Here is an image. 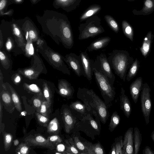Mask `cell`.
Segmentation results:
<instances>
[{
    "instance_id": "1",
    "label": "cell",
    "mask_w": 154,
    "mask_h": 154,
    "mask_svg": "<svg viewBox=\"0 0 154 154\" xmlns=\"http://www.w3.org/2000/svg\"><path fill=\"white\" fill-rule=\"evenodd\" d=\"M112 69L121 79L125 81L127 73L134 62V58L125 50H113L107 57Z\"/></svg>"
},
{
    "instance_id": "2",
    "label": "cell",
    "mask_w": 154,
    "mask_h": 154,
    "mask_svg": "<svg viewBox=\"0 0 154 154\" xmlns=\"http://www.w3.org/2000/svg\"><path fill=\"white\" fill-rule=\"evenodd\" d=\"M80 24L78 27L79 40H84L94 37L105 31L101 24L100 18L97 15L92 16Z\"/></svg>"
},
{
    "instance_id": "3",
    "label": "cell",
    "mask_w": 154,
    "mask_h": 154,
    "mask_svg": "<svg viewBox=\"0 0 154 154\" xmlns=\"http://www.w3.org/2000/svg\"><path fill=\"white\" fill-rule=\"evenodd\" d=\"M151 89L148 84H143L140 92V100L141 111L146 125L149 122V116L152 107L150 97Z\"/></svg>"
},
{
    "instance_id": "4",
    "label": "cell",
    "mask_w": 154,
    "mask_h": 154,
    "mask_svg": "<svg viewBox=\"0 0 154 154\" xmlns=\"http://www.w3.org/2000/svg\"><path fill=\"white\" fill-rule=\"evenodd\" d=\"M94 67L100 71L113 85L115 76L112 72L108 58L105 54L101 53L97 57L94 61Z\"/></svg>"
},
{
    "instance_id": "5",
    "label": "cell",
    "mask_w": 154,
    "mask_h": 154,
    "mask_svg": "<svg viewBox=\"0 0 154 154\" xmlns=\"http://www.w3.org/2000/svg\"><path fill=\"white\" fill-rule=\"evenodd\" d=\"M93 71L96 82L101 93L109 97H113L115 94L113 85L99 70L94 67Z\"/></svg>"
},
{
    "instance_id": "6",
    "label": "cell",
    "mask_w": 154,
    "mask_h": 154,
    "mask_svg": "<svg viewBox=\"0 0 154 154\" xmlns=\"http://www.w3.org/2000/svg\"><path fill=\"white\" fill-rule=\"evenodd\" d=\"M85 89L86 93L92 98L93 102L102 122L105 123L108 114L107 110L105 104L92 90Z\"/></svg>"
},
{
    "instance_id": "7",
    "label": "cell",
    "mask_w": 154,
    "mask_h": 154,
    "mask_svg": "<svg viewBox=\"0 0 154 154\" xmlns=\"http://www.w3.org/2000/svg\"><path fill=\"white\" fill-rule=\"evenodd\" d=\"M61 34L64 45L67 48H71L74 45L73 35L70 23L66 17L62 23Z\"/></svg>"
},
{
    "instance_id": "8",
    "label": "cell",
    "mask_w": 154,
    "mask_h": 154,
    "mask_svg": "<svg viewBox=\"0 0 154 154\" xmlns=\"http://www.w3.org/2000/svg\"><path fill=\"white\" fill-rule=\"evenodd\" d=\"M24 142L29 146H38L46 147L51 150L55 149V146L47 139L39 134L29 135L24 140Z\"/></svg>"
},
{
    "instance_id": "9",
    "label": "cell",
    "mask_w": 154,
    "mask_h": 154,
    "mask_svg": "<svg viewBox=\"0 0 154 154\" xmlns=\"http://www.w3.org/2000/svg\"><path fill=\"white\" fill-rule=\"evenodd\" d=\"M65 61L77 76L80 77L83 75V70L80 55L70 53L66 55Z\"/></svg>"
},
{
    "instance_id": "10",
    "label": "cell",
    "mask_w": 154,
    "mask_h": 154,
    "mask_svg": "<svg viewBox=\"0 0 154 154\" xmlns=\"http://www.w3.org/2000/svg\"><path fill=\"white\" fill-rule=\"evenodd\" d=\"M79 55L83 68V75L89 81H91L94 74L93 69L94 61L90 58L86 52H81Z\"/></svg>"
},
{
    "instance_id": "11",
    "label": "cell",
    "mask_w": 154,
    "mask_h": 154,
    "mask_svg": "<svg viewBox=\"0 0 154 154\" xmlns=\"http://www.w3.org/2000/svg\"><path fill=\"white\" fill-rule=\"evenodd\" d=\"M133 128H129L125 133L123 141L124 154L134 153Z\"/></svg>"
},
{
    "instance_id": "12",
    "label": "cell",
    "mask_w": 154,
    "mask_h": 154,
    "mask_svg": "<svg viewBox=\"0 0 154 154\" xmlns=\"http://www.w3.org/2000/svg\"><path fill=\"white\" fill-rule=\"evenodd\" d=\"M142 78L139 77L137 78L131 84L130 86V93L135 103L138 101L143 86Z\"/></svg>"
},
{
    "instance_id": "13",
    "label": "cell",
    "mask_w": 154,
    "mask_h": 154,
    "mask_svg": "<svg viewBox=\"0 0 154 154\" xmlns=\"http://www.w3.org/2000/svg\"><path fill=\"white\" fill-rule=\"evenodd\" d=\"M154 37L151 31H149L143 38L140 50L143 56L146 58L151 50L152 44Z\"/></svg>"
},
{
    "instance_id": "14",
    "label": "cell",
    "mask_w": 154,
    "mask_h": 154,
    "mask_svg": "<svg viewBox=\"0 0 154 154\" xmlns=\"http://www.w3.org/2000/svg\"><path fill=\"white\" fill-rule=\"evenodd\" d=\"M120 109L123 111L125 116L128 118L131 111V103L128 96L125 94V90L122 88L120 95Z\"/></svg>"
},
{
    "instance_id": "15",
    "label": "cell",
    "mask_w": 154,
    "mask_h": 154,
    "mask_svg": "<svg viewBox=\"0 0 154 154\" xmlns=\"http://www.w3.org/2000/svg\"><path fill=\"white\" fill-rule=\"evenodd\" d=\"M0 98L2 100V104L6 110L10 113L13 112L15 107L11 95L8 91L2 90L0 93Z\"/></svg>"
},
{
    "instance_id": "16",
    "label": "cell",
    "mask_w": 154,
    "mask_h": 154,
    "mask_svg": "<svg viewBox=\"0 0 154 154\" xmlns=\"http://www.w3.org/2000/svg\"><path fill=\"white\" fill-rule=\"evenodd\" d=\"M109 36L99 38L92 42L87 48L89 52L101 49L107 46L111 41Z\"/></svg>"
},
{
    "instance_id": "17",
    "label": "cell",
    "mask_w": 154,
    "mask_h": 154,
    "mask_svg": "<svg viewBox=\"0 0 154 154\" xmlns=\"http://www.w3.org/2000/svg\"><path fill=\"white\" fill-rule=\"evenodd\" d=\"M63 119L65 130L67 133H69L73 128L75 121L70 111L67 109H65L63 112Z\"/></svg>"
},
{
    "instance_id": "18",
    "label": "cell",
    "mask_w": 154,
    "mask_h": 154,
    "mask_svg": "<svg viewBox=\"0 0 154 154\" xmlns=\"http://www.w3.org/2000/svg\"><path fill=\"white\" fill-rule=\"evenodd\" d=\"M154 11V0H144L142 9L138 11L134 9L133 14L136 15H149Z\"/></svg>"
},
{
    "instance_id": "19",
    "label": "cell",
    "mask_w": 154,
    "mask_h": 154,
    "mask_svg": "<svg viewBox=\"0 0 154 154\" xmlns=\"http://www.w3.org/2000/svg\"><path fill=\"white\" fill-rule=\"evenodd\" d=\"M101 6L97 4L92 5L89 6L83 12L81 15L79 19L82 22L86 20L88 18L98 13L101 10Z\"/></svg>"
},
{
    "instance_id": "20",
    "label": "cell",
    "mask_w": 154,
    "mask_h": 154,
    "mask_svg": "<svg viewBox=\"0 0 154 154\" xmlns=\"http://www.w3.org/2000/svg\"><path fill=\"white\" fill-rule=\"evenodd\" d=\"M73 88L70 83L65 80L61 81L59 85V94L64 97L70 96L73 92Z\"/></svg>"
},
{
    "instance_id": "21",
    "label": "cell",
    "mask_w": 154,
    "mask_h": 154,
    "mask_svg": "<svg viewBox=\"0 0 154 154\" xmlns=\"http://www.w3.org/2000/svg\"><path fill=\"white\" fill-rule=\"evenodd\" d=\"M64 10L69 12L75 10L79 5L81 0H58Z\"/></svg>"
},
{
    "instance_id": "22",
    "label": "cell",
    "mask_w": 154,
    "mask_h": 154,
    "mask_svg": "<svg viewBox=\"0 0 154 154\" xmlns=\"http://www.w3.org/2000/svg\"><path fill=\"white\" fill-rule=\"evenodd\" d=\"M86 147L87 153L88 154H103L104 151L100 144H92L89 142L83 143Z\"/></svg>"
},
{
    "instance_id": "23",
    "label": "cell",
    "mask_w": 154,
    "mask_h": 154,
    "mask_svg": "<svg viewBox=\"0 0 154 154\" xmlns=\"http://www.w3.org/2000/svg\"><path fill=\"white\" fill-rule=\"evenodd\" d=\"M133 139L134 143V154H138L140 149L142 140V135L139 129L135 127L134 129Z\"/></svg>"
},
{
    "instance_id": "24",
    "label": "cell",
    "mask_w": 154,
    "mask_h": 154,
    "mask_svg": "<svg viewBox=\"0 0 154 154\" xmlns=\"http://www.w3.org/2000/svg\"><path fill=\"white\" fill-rule=\"evenodd\" d=\"M140 62L137 59H136L129 68L127 74L126 79L128 81H130L137 74L140 67Z\"/></svg>"
},
{
    "instance_id": "25",
    "label": "cell",
    "mask_w": 154,
    "mask_h": 154,
    "mask_svg": "<svg viewBox=\"0 0 154 154\" xmlns=\"http://www.w3.org/2000/svg\"><path fill=\"white\" fill-rule=\"evenodd\" d=\"M122 31L124 35L131 41L134 39V31L132 27L127 21L123 20L122 23Z\"/></svg>"
},
{
    "instance_id": "26",
    "label": "cell",
    "mask_w": 154,
    "mask_h": 154,
    "mask_svg": "<svg viewBox=\"0 0 154 154\" xmlns=\"http://www.w3.org/2000/svg\"><path fill=\"white\" fill-rule=\"evenodd\" d=\"M47 132L50 134H57L60 129L59 123L58 119L55 117L49 123L47 126Z\"/></svg>"
},
{
    "instance_id": "27",
    "label": "cell",
    "mask_w": 154,
    "mask_h": 154,
    "mask_svg": "<svg viewBox=\"0 0 154 154\" xmlns=\"http://www.w3.org/2000/svg\"><path fill=\"white\" fill-rule=\"evenodd\" d=\"M104 19L107 24L111 29L116 33H118L119 30V26L115 19L111 16L106 15Z\"/></svg>"
},
{
    "instance_id": "28",
    "label": "cell",
    "mask_w": 154,
    "mask_h": 154,
    "mask_svg": "<svg viewBox=\"0 0 154 154\" xmlns=\"http://www.w3.org/2000/svg\"><path fill=\"white\" fill-rule=\"evenodd\" d=\"M66 147V154H80L76 147L74 142L70 138L65 140Z\"/></svg>"
},
{
    "instance_id": "29",
    "label": "cell",
    "mask_w": 154,
    "mask_h": 154,
    "mask_svg": "<svg viewBox=\"0 0 154 154\" xmlns=\"http://www.w3.org/2000/svg\"><path fill=\"white\" fill-rule=\"evenodd\" d=\"M10 88L11 93V95L15 108L19 112H20L22 109L19 96L12 87L10 86Z\"/></svg>"
},
{
    "instance_id": "30",
    "label": "cell",
    "mask_w": 154,
    "mask_h": 154,
    "mask_svg": "<svg viewBox=\"0 0 154 154\" xmlns=\"http://www.w3.org/2000/svg\"><path fill=\"white\" fill-rule=\"evenodd\" d=\"M33 105L37 112H39L41 106L43 102L46 100L43 94H36L32 98Z\"/></svg>"
},
{
    "instance_id": "31",
    "label": "cell",
    "mask_w": 154,
    "mask_h": 154,
    "mask_svg": "<svg viewBox=\"0 0 154 154\" xmlns=\"http://www.w3.org/2000/svg\"><path fill=\"white\" fill-rule=\"evenodd\" d=\"M4 147L6 151H8L11 146L13 140L12 135L10 133L3 132Z\"/></svg>"
},
{
    "instance_id": "32",
    "label": "cell",
    "mask_w": 154,
    "mask_h": 154,
    "mask_svg": "<svg viewBox=\"0 0 154 154\" xmlns=\"http://www.w3.org/2000/svg\"><path fill=\"white\" fill-rule=\"evenodd\" d=\"M120 121V117L116 112H114L111 117L109 124V129L112 131L119 125Z\"/></svg>"
},
{
    "instance_id": "33",
    "label": "cell",
    "mask_w": 154,
    "mask_h": 154,
    "mask_svg": "<svg viewBox=\"0 0 154 154\" xmlns=\"http://www.w3.org/2000/svg\"><path fill=\"white\" fill-rule=\"evenodd\" d=\"M29 146L25 142L20 143L16 148L15 153L18 154H29L30 150Z\"/></svg>"
},
{
    "instance_id": "34",
    "label": "cell",
    "mask_w": 154,
    "mask_h": 154,
    "mask_svg": "<svg viewBox=\"0 0 154 154\" xmlns=\"http://www.w3.org/2000/svg\"><path fill=\"white\" fill-rule=\"evenodd\" d=\"M70 107L72 109L80 113H83L85 112V106L79 101H75L71 103Z\"/></svg>"
},
{
    "instance_id": "35",
    "label": "cell",
    "mask_w": 154,
    "mask_h": 154,
    "mask_svg": "<svg viewBox=\"0 0 154 154\" xmlns=\"http://www.w3.org/2000/svg\"><path fill=\"white\" fill-rule=\"evenodd\" d=\"M50 107L47 101L45 100L43 102L39 112L48 118L50 112Z\"/></svg>"
},
{
    "instance_id": "36",
    "label": "cell",
    "mask_w": 154,
    "mask_h": 154,
    "mask_svg": "<svg viewBox=\"0 0 154 154\" xmlns=\"http://www.w3.org/2000/svg\"><path fill=\"white\" fill-rule=\"evenodd\" d=\"M35 115L39 124L44 127H47L49 121L48 118L37 112Z\"/></svg>"
},
{
    "instance_id": "37",
    "label": "cell",
    "mask_w": 154,
    "mask_h": 154,
    "mask_svg": "<svg viewBox=\"0 0 154 154\" xmlns=\"http://www.w3.org/2000/svg\"><path fill=\"white\" fill-rule=\"evenodd\" d=\"M73 139L76 147L82 152L81 154H87L85 146L80 141L79 137L77 136H75L74 137Z\"/></svg>"
},
{
    "instance_id": "38",
    "label": "cell",
    "mask_w": 154,
    "mask_h": 154,
    "mask_svg": "<svg viewBox=\"0 0 154 154\" xmlns=\"http://www.w3.org/2000/svg\"><path fill=\"white\" fill-rule=\"evenodd\" d=\"M122 137H120L119 140H117L116 143H114L116 154H124Z\"/></svg>"
},
{
    "instance_id": "39",
    "label": "cell",
    "mask_w": 154,
    "mask_h": 154,
    "mask_svg": "<svg viewBox=\"0 0 154 154\" xmlns=\"http://www.w3.org/2000/svg\"><path fill=\"white\" fill-rule=\"evenodd\" d=\"M43 95L46 100L51 106L52 103V95L51 92L46 85H45L43 87Z\"/></svg>"
},
{
    "instance_id": "40",
    "label": "cell",
    "mask_w": 154,
    "mask_h": 154,
    "mask_svg": "<svg viewBox=\"0 0 154 154\" xmlns=\"http://www.w3.org/2000/svg\"><path fill=\"white\" fill-rule=\"evenodd\" d=\"M47 139L55 146L62 142L61 138L57 134L49 136Z\"/></svg>"
},
{
    "instance_id": "41",
    "label": "cell",
    "mask_w": 154,
    "mask_h": 154,
    "mask_svg": "<svg viewBox=\"0 0 154 154\" xmlns=\"http://www.w3.org/2000/svg\"><path fill=\"white\" fill-rule=\"evenodd\" d=\"M26 88L29 91L33 93L36 94H42L39 88L35 84L27 85L26 86Z\"/></svg>"
},
{
    "instance_id": "42",
    "label": "cell",
    "mask_w": 154,
    "mask_h": 154,
    "mask_svg": "<svg viewBox=\"0 0 154 154\" xmlns=\"http://www.w3.org/2000/svg\"><path fill=\"white\" fill-rule=\"evenodd\" d=\"M56 150L59 152L56 153L57 154H66V147L65 145L61 143L56 145Z\"/></svg>"
},
{
    "instance_id": "43",
    "label": "cell",
    "mask_w": 154,
    "mask_h": 154,
    "mask_svg": "<svg viewBox=\"0 0 154 154\" xmlns=\"http://www.w3.org/2000/svg\"><path fill=\"white\" fill-rule=\"evenodd\" d=\"M26 49L29 54L32 55L34 53V48L32 44L30 42H28L26 45Z\"/></svg>"
},
{
    "instance_id": "44",
    "label": "cell",
    "mask_w": 154,
    "mask_h": 154,
    "mask_svg": "<svg viewBox=\"0 0 154 154\" xmlns=\"http://www.w3.org/2000/svg\"><path fill=\"white\" fill-rule=\"evenodd\" d=\"M2 104L1 100H0V133H1L2 131L3 132V131L4 128V125H2L3 124L2 123Z\"/></svg>"
},
{
    "instance_id": "45",
    "label": "cell",
    "mask_w": 154,
    "mask_h": 154,
    "mask_svg": "<svg viewBox=\"0 0 154 154\" xmlns=\"http://www.w3.org/2000/svg\"><path fill=\"white\" fill-rule=\"evenodd\" d=\"M143 154H154V151L148 146H146L143 150Z\"/></svg>"
},
{
    "instance_id": "46",
    "label": "cell",
    "mask_w": 154,
    "mask_h": 154,
    "mask_svg": "<svg viewBox=\"0 0 154 154\" xmlns=\"http://www.w3.org/2000/svg\"><path fill=\"white\" fill-rule=\"evenodd\" d=\"M52 59L55 61L63 63L61 57L58 54H54L52 56Z\"/></svg>"
},
{
    "instance_id": "47",
    "label": "cell",
    "mask_w": 154,
    "mask_h": 154,
    "mask_svg": "<svg viewBox=\"0 0 154 154\" xmlns=\"http://www.w3.org/2000/svg\"><path fill=\"white\" fill-rule=\"evenodd\" d=\"M14 27V32L15 35L18 37L20 36V32L19 29L14 24L13 25Z\"/></svg>"
},
{
    "instance_id": "48",
    "label": "cell",
    "mask_w": 154,
    "mask_h": 154,
    "mask_svg": "<svg viewBox=\"0 0 154 154\" xmlns=\"http://www.w3.org/2000/svg\"><path fill=\"white\" fill-rule=\"evenodd\" d=\"M29 36L31 39H34L36 37L35 32L32 30H30L29 31Z\"/></svg>"
},
{
    "instance_id": "49",
    "label": "cell",
    "mask_w": 154,
    "mask_h": 154,
    "mask_svg": "<svg viewBox=\"0 0 154 154\" xmlns=\"http://www.w3.org/2000/svg\"><path fill=\"white\" fill-rule=\"evenodd\" d=\"M90 123L92 127L96 130H98V125L95 121L93 120H90Z\"/></svg>"
},
{
    "instance_id": "50",
    "label": "cell",
    "mask_w": 154,
    "mask_h": 154,
    "mask_svg": "<svg viewBox=\"0 0 154 154\" xmlns=\"http://www.w3.org/2000/svg\"><path fill=\"white\" fill-rule=\"evenodd\" d=\"M6 0H1L0 2V10L1 11L4 8L6 4Z\"/></svg>"
},
{
    "instance_id": "51",
    "label": "cell",
    "mask_w": 154,
    "mask_h": 154,
    "mask_svg": "<svg viewBox=\"0 0 154 154\" xmlns=\"http://www.w3.org/2000/svg\"><path fill=\"white\" fill-rule=\"evenodd\" d=\"M34 73V72L32 70L29 69L24 72V74L27 76H30Z\"/></svg>"
},
{
    "instance_id": "52",
    "label": "cell",
    "mask_w": 154,
    "mask_h": 154,
    "mask_svg": "<svg viewBox=\"0 0 154 154\" xmlns=\"http://www.w3.org/2000/svg\"><path fill=\"white\" fill-rule=\"evenodd\" d=\"M6 48L8 50H10L12 47V44L10 40H8L6 43Z\"/></svg>"
},
{
    "instance_id": "53",
    "label": "cell",
    "mask_w": 154,
    "mask_h": 154,
    "mask_svg": "<svg viewBox=\"0 0 154 154\" xmlns=\"http://www.w3.org/2000/svg\"><path fill=\"white\" fill-rule=\"evenodd\" d=\"M0 59L1 61H3L6 60V57L4 54L0 51Z\"/></svg>"
},
{
    "instance_id": "54",
    "label": "cell",
    "mask_w": 154,
    "mask_h": 154,
    "mask_svg": "<svg viewBox=\"0 0 154 154\" xmlns=\"http://www.w3.org/2000/svg\"><path fill=\"white\" fill-rule=\"evenodd\" d=\"M110 154H116V150L115 148V144L114 143L112 144V148L110 152L109 153Z\"/></svg>"
},
{
    "instance_id": "55",
    "label": "cell",
    "mask_w": 154,
    "mask_h": 154,
    "mask_svg": "<svg viewBox=\"0 0 154 154\" xmlns=\"http://www.w3.org/2000/svg\"><path fill=\"white\" fill-rule=\"evenodd\" d=\"M13 143L14 146H17L19 144V141L17 139L13 141Z\"/></svg>"
},
{
    "instance_id": "56",
    "label": "cell",
    "mask_w": 154,
    "mask_h": 154,
    "mask_svg": "<svg viewBox=\"0 0 154 154\" xmlns=\"http://www.w3.org/2000/svg\"><path fill=\"white\" fill-rule=\"evenodd\" d=\"M20 80V78L19 76H17L14 79V82L16 83L19 82Z\"/></svg>"
},
{
    "instance_id": "57",
    "label": "cell",
    "mask_w": 154,
    "mask_h": 154,
    "mask_svg": "<svg viewBox=\"0 0 154 154\" xmlns=\"http://www.w3.org/2000/svg\"><path fill=\"white\" fill-rule=\"evenodd\" d=\"M151 136L152 140L154 142V130L152 132Z\"/></svg>"
},
{
    "instance_id": "58",
    "label": "cell",
    "mask_w": 154,
    "mask_h": 154,
    "mask_svg": "<svg viewBox=\"0 0 154 154\" xmlns=\"http://www.w3.org/2000/svg\"><path fill=\"white\" fill-rule=\"evenodd\" d=\"M27 114V112L25 111H22L21 112L20 115L22 116H25Z\"/></svg>"
},
{
    "instance_id": "59",
    "label": "cell",
    "mask_w": 154,
    "mask_h": 154,
    "mask_svg": "<svg viewBox=\"0 0 154 154\" xmlns=\"http://www.w3.org/2000/svg\"><path fill=\"white\" fill-rule=\"evenodd\" d=\"M29 36V32L27 31L26 32V39L27 40Z\"/></svg>"
},
{
    "instance_id": "60",
    "label": "cell",
    "mask_w": 154,
    "mask_h": 154,
    "mask_svg": "<svg viewBox=\"0 0 154 154\" xmlns=\"http://www.w3.org/2000/svg\"><path fill=\"white\" fill-rule=\"evenodd\" d=\"M17 2H20L22 0H16Z\"/></svg>"
},
{
    "instance_id": "61",
    "label": "cell",
    "mask_w": 154,
    "mask_h": 154,
    "mask_svg": "<svg viewBox=\"0 0 154 154\" xmlns=\"http://www.w3.org/2000/svg\"><path fill=\"white\" fill-rule=\"evenodd\" d=\"M136 0H127L129 2H132Z\"/></svg>"
},
{
    "instance_id": "62",
    "label": "cell",
    "mask_w": 154,
    "mask_h": 154,
    "mask_svg": "<svg viewBox=\"0 0 154 154\" xmlns=\"http://www.w3.org/2000/svg\"><path fill=\"white\" fill-rule=\"evenodd\" d=\"M153 86H154V82H153Z\"/></svg>"
}]
</instances>
